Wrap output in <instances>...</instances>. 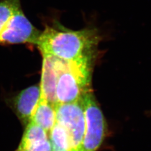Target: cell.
Masks as SVG:
<instances>
[{"label": "cell", "instance_id": "30bf717a", "mask_svg": "<svg viewBox=\"0 0 151 151\" xmlns=\"http://www.w3.org/2000/svg\"><path fill=\"white\" fill-rule=\"evenodd\" d=\"M48 139V134L42 127L32 122H30L27 125L18 148L21 151H25L32 145Z\"/></svg>", "mask_w": 151, "mask_h": 151}, {"label": "cell", "instance_id": "52a82bcc", "mask_svg": "<svg viewBox=\"0 0 151 151\" xmlns=\"http://www.w3.org/2000/svg\"><path fill=\"white\" fill-rule=\"evenodd\" d=\"M41 96L40 86H32L22 90L8 103L22 124L27 125Z\"/></svg>", "mask_w": 151, "mask_h": 151}, {"label": "cell", "instance_id": "8992f818", "mask_svg": "<svg viewBox=\"0 0 151 151\" xmlns=\"http://www.w3.org/2000/svg\"><path fill=\"white\" fill-rule=\"evenodd\" d=\"M43 65L40 84L41 97L52 105L57 104L56 90L60 74L65 60L51 55H42Z\"/></svg>", "mask_w": 151, "mask_h": 151}, {"label": "cell", "instance_id": "7a4b0ae2", "mask_svg": "<svg viewBox=\"0 0 151 151\" xmlns=\"http://www.w3.org/2000/svg\"><path fill=\"white\" fill-rule=\"evenodd\" d=\"M95 60H66L57 82V104L80 101L91 90L92 68Z\"/></svg>", "mask_w": 151, "mask_h": 151}, {"label": "cell", "instance_id": "5b68a950", "mask_svg": "<svg viewBox=\"0 0 151 151\" xmlns=\"http://www.w3.org/2000/svg\"><path fill=\"white\" fill-rule=\"evenodd\" d=\"M40 34L41 32L29 21L20 7L12 15L1 31L0 45H35Z\"/></svg>", "mask_w": 151, "mask_h": 151}, {"label": "cell", "instance_id": "277c9868", "mask_svg": "<svg viewBox=\"0 0 151 151\" xmlns=\"http://www.w3.org/2000/svg\"><path fill=\"white\" fill-rule=\"evenodd\" d=\"M56 123L64 127L70 136L76 151H81L85 132V118L81 101L55 106Z\"/></svg>", "mask_w": 151, "mask_h": 151}, {"label": "cell", "instance_id": "6da1fadb", "mask_svg": "<svg viewBox=\"0 0 151 151\" xmlns=\"http://www.w3.org/2000/svg\"><path fill=\"white\" fill-rule=\"evenodd\" d=\"M101 35L95 27L73 30L58 22L47 25L36 43L42 55H51L66 60H95Z\"/></svg>", "mask_w": 151, "mask_h": 151}, {"label": "cell", "instance_id": "7c38bea8", "mask_svg": "<svg viewBox=\"0 0 151 151\" xmlns=\"http://www.w3.org/2000/svg\"><path fill=\"white\" fill-rule=\"evenodd\" d=\"M19 149V148H18ZM24 151H53L49 139L35 143Z\"/></svg>", "mask_w": 151, "mask_h": 151}, {"label": "cell", "instance_id": "8fae6325", "mask_svg": "<svg viewBox=\"0 0 151 151\" xmlns=\"http://www.w3.org/2000/svg\"><path fill=\"white\" fill-rule=\"evenodd\" d=\"M20 7V0H0V32L12 15Z\"/></svg>", "mask_w": 151, "mask_h": 151}, {"label": "cell", "instance_id": "ba28073f", "mask_svg": "<svg viewBox=\"0 0 151 151\" xmlns=\"http://www.w3.org/2000/svg\"><path fill=\"white\" fill-rule=\"evenodd\" d=\"M30 122L42 127L49 135L56 123L55 106L40 96Z\"/></svg>", "mask_w": 151, "mask_h": 151}, {"label": "cell", "instance_id": "3957f363", "mask_svg": "<svg viewBox=\"0 0 151 151\" xmlns=\"http://www.w3.org/2000/svg\"><path fill=\"white\" fill-rule=\"evenodd\" d=\"M81 101L85 118V132L81 151H96L103 144L106 134L105 118L91 90L85 93Z\"/></svg>", "mask_w": 151, "mask_h": 151}, {"label": "cell", "instance_id": "4fadbf2b", "mask_svg": "<svg viewBox=\"0 0 151 151\" xmlns=\"http://www.w3.org/2000/svg\"><path fill=\"white\" fill-rule=\"evenodd\" d=\"M16 151H21V150H19V149H17V150H16Z\"/></svg>", "mask_w": 151, "mask_h": 151}, {"label": "cell", "instance_id": "9c48e42d", "mask_svg": "<svg viewBox=\"0 0 151 151\" xmlns=\"http://www.w3.org/2000/svg\"><path fill=\"white\" fill-rule=\"evenodd\" d=\"M49 140L53 151H76L67 131L55 123L49 133Z\"/></svg>", "mask_w": 151, "mask_h": 151}]
</instances>
